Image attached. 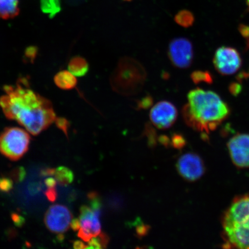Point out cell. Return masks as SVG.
<instances>
[{"label": "cell", "instance_id": "6da1fadb", "mask_svg": "<svg viewBox=\"0 0 249 249\" xmlns=\"http://www.w3.org/2000/svg\"><path fill=\"white\" fill-rule=\"evenodd\" d=\"M26 79L17 85L5 86L0 97V107L9 120H15L31 135H39L56 119L51 101L31 89Z\"/></svg>", "mask_w": 249, "mask_h": 249}, {"label": "cell", "instance_id": "7a4b0ae2", "mask_svg": "<svg viewBox=\"0 0 249 249\" xmlns=\"http://www.w3.org/2000/svg\"><path fill=\"white\" fill-rule=\"evenodd\" d=\"M188 99V104L182 108L183 117L189 126L198 132L213 131L230 114L228 105L213 91L193 89Z\"/></svg>", "mask_w": 249, "mask_h": 249}, {"label": "cell", "instance_id": "3957f363", "mask_svg": "<svg viewBox=\"0 0 249 249\" xmlns=\"http://www.w3.org/2000/svg\"><path fill=\"white\" fill-rule=\"evenodd\" d=\"M146 77L142 65L130 58H124L118 64L111 85L115 91L125 95L135 94L142 89Z\"/></svg>", "mask_w": 249, "mask_h": 249}, {"label": "cell", "instance_id": "277c9868", "mask_svg": "<svg viewBox=\"0 0 249 249\" xmlns=\"http://www.w3.org/2000/svg\"><path fill=\"white\" fill-rule=\"evenodd\" d=\"M30 136L18 127H7L0 134V153L11 160L22 158L29 150Z\"/></svg>", "mask_w": 249, "mask_h": 249}, {"label": "cell", "instance_id": "5b68a950", "mask_svg": "<svg viewBox=\"0 0 249 249\" xmlns=\"http://www.w3.org/2000/svg\"><path fill=\"white\" fill-rule=\"evenodd\" d=\"M90 206L83 205L80 208L79 220L80 228L77 235L83 241L89 242L93 238L101 234L100 222L101 203L97 195L92 193L89 195Z\"/></svg>", "mask_w": 249, "mask_h": 249}, {"label": "cell", "instance_id": "8992f818", "mask_svg": "<svg viewBox=\"0 0 249 249\" xmlns=\"http://www.w3.org/2000/svg\"><path fill=\"white\" fill-rule=\"evenodd\" d=\"M230 244L235 248L249 249V214L222 223Z\"/></svg>", "mask_w": 249, "mask_h": 249}, {"label": "cell", "instance_id": "52a82bcc", "mask_svg": "<svg viewBox=\"0 0 249 249\" xmlns=\"http://www.w3.org/2000/svg\"><path fill=\"white\" fill-rule=\"evenodd\" d=\"M168 55L174 67L186 69L191 67L194 60L192 43L186 38L174 39L169 43Z\"/></svg>", "mask_w": 249, "mask_h": 249}, {"label": "cell", "instance_id": "ba28073f", "mask_svg": "<svg viewBox=\"0 0 249 249\" xmlns=\"http://www.w3.org/2000/svg\"><path fill=\"white\" fill-rule=\"evenodd\" d=\"M72 218V214L66 206L54 204L46 212L44 222L49 231L63 233L70 229Z\"/></svg>", "mask_w": 249, "mask_h": 249}, {"label": "cell", "instance_id": "9c48e42d", "mask_svg": "<svg viewBox=\"0 0 249 249\" xmlns=\"http://www.w3.org/2000/svg\"><path fill=\"white\" fill-rule=\"evenodd\" d=\"M213 64L216 70L224 75H230L237 71L242 64L240 54L235 49L221 47L214 54Z\"/></svg>", "mask_w": 249, "mask_h": 249}, {"label": "cell", "instance_id": "30bf717a", "mask_svg": "<svg viewBox=\"0 0 249 249\" xmlns=\"http://www.w3.org/2000/svg\"><path fill=\"white\" fill-rule=\"evenodd\" d=\"M178 111L172 103L160 101L151 109L149 117L154 125L160 129L169 128L176 122Z\"/></svg>", "mask_w": 249, "mask_h": 249}, {"label": "cell", "instance_id": "8fae6325", "mask_svg": "<svg viewBox=\"0 0 249 249\" xmlns=\"http://www.w3.org/2000/svg\"><path fill=\"white\" fill-rule=\"evenodd\" d=\"M228 147L233 164L239 168L249 167V135L238 134L229 140Z\"/></svg>", "mask_w": 249, "mask_h": 249}, {"label": "cell", "instance_id": "7c38bea8", "mask_svg": "<svg viewBox=\"0 0 249 249\" xmlns=\"http://www.w3.org/2000/svg\"><path fill=\"white\" fill-rule=\"evenodd\" d=\"M177 168L180 176L189 181L200 178L205 171L204 163L197 155L186 154L180 157L177 163Z\"/></svg>", "mask_w": 249, "mask_h": 249}, {"label": "cell", "instance_id": "4fadbf2b", "mask_svg": "<svg viewBox=\"0 0 249 249\" xmlns=\"http://www.w3.org/2000/svg\"><path fill=\"white\" fill-rule=\"evenodd\" d=\"M55 85L64 90L75 88L77 81L76 76L70 71H61L55 74L54 78Z\"/></svg>", "mask_w": 249, "mask_h": 249}, {"label": "cell", "instance_id": "5bb4252c", "mask_svg": "<svg viewBox=\"0 0 249 249\" xmlns=\"http://www.w3.org/2000/svg\"><path fill=\"white\" fill-rule=\"evenodd\" d=\"M19 0H0V18L9 19L19 14Z\"/></svg>", "mask_w": 249, "mask_h": 249}, {"label": "cell", "instance_id": "9a60e30c", "mask_svg": "<svg viewBox=\"0 0 249 249\" xmlns=\"http://www.w3.org/2000/svg\"><path fill=\"white\" fill-rule=\"evenodd\" d=\"M68 70L76 77H83L88 73L89 65L86 59L80 56H76L71 59Z\"/></svg>", "mask_w": 249, "mask_h": 249}, {"label": "cell", "instance_id": "2e32d148", "mask_svg": "<svg viewBox=\"0 0 249 249\" xmlns=\"http://www.w3.org/2000/svg\"><path fill=\"white\" fill-rule=\"evenodd\" d=\"M40 8L43 13L53 18L61 10V0H40Z\"/></svg>", "mask_w": 249, "mask_h": 249}, {"label": "cell", "instance_id": "e0dca14e", "mask_svg": "<svg viewBox=\"0 0 249 249\" xmlns=\"http://www.w3.org/2000/svg\"><path fill=\"white\" fill-rule=\"evenodd\" d=\"M54 176L57 182L62 185H69L74 179L72 171L65 166H60L56 169Z\"/></svg>", "mask_w": 249, "mask_h": 249}, {"label": "cell", "instance_id": "ac0fdd59", "mask_svg": "<svg viewBox=\"0 0 249 249\" xmlns=\"http://www.w3.org/2000/svg\"><path fill=\"white\" fill-rule=\"evenodd\" d=\"M176 22L179 26L185 28H188L192 26L195 22L194 14L188 10L180 11L176 15Z\"/></svg>", "mask_w": 249, "mask_h": 249}, {"label": "cell", "instance_id": "d6986e66", "mask_svg": "<svg viewBox=\"0 0 249 249\" xmlns=\"http://www.w3.org/2000/svg\"><path fill=\"white\" fill-rule=\"evenodd\" d=\"M191 79L195 84L205 83L211 84L213 83V77L209 71H196L191 74Z\"/></svg>", "mask_w": 249, "mask_h": 249}, {"label": "cell", "instance_id": "ffe728a7", "mask_svg": "<svg viewBox=\"0 0 249 249\" xmlns=\"http://www.w3.org/2000/svg\"><path fill=\"white\" fill-rule=\"evenodd\" d=\"M108 239L107 236L101 233L96 237L93 238L88 242L87 249H102L107 247Z\"/></svg>", "mask_w": 249, "mask_h": 249}, {"label": "cell", "instance_id": "44dd1931", "mask_svg": "<svg viewBox=\"0 0 249 249\" xmlns=\"http://www.w3.org/2000/svg\"><path fill=\"white\" fill-rule=\"evenodd\" d=\"M38 50L36 46L27 47L24 52V60L30 63H33L38 54Z\"/></svg>", "mask_w": 249, "mask_h": 249}, {"label": "cell", "instance_id": "7402d4cb", "mask_svg": "<svg viewBox=\"0 0 249 249\" xmlns=\"http://www.w3.org/2000/svg\"><path fill=\"white\" fill-rule=\"evenodd\" d=\"M56 126L58 129H60L63 132L65 135L68 136V129L70 128V122L65 118L59 117L56 118L55 120Z\"/></svg>", "mask_w": 249, "mask_h": 249}, {"label": "cell", "instance_id": "603a6c76", "mask_svg": "<svg viewBox=\"0 0 249 249\" xmlns=\"http://www.w3.org/2000/svg\"><path fill=\"white\" fill-rule=\"evenodd\" d=\"M14 183L8 178H0V191L9 192L13 188Z\"/></svg>", "mask_w": 249, "mask_h": 249}, {"label": "cell", "instance_id": "cb8c5ba5", "mask_svg": "<svg viewBox=\"0 0 249 249\" xmlns=\"http://www.w3.org/2000/svg\"><path fill=\"white\" fill-rule=\"evenodd\" d=\"M152 104H153V99H152L151 96H147L138 102L137 107L139 108L147 109L151 107Z\"/></svg>", "mask_w": 249, "mask_h": 249}, {"label": "cell", "instance_id": "d4e9b609", "mask_svg": "<svg viewBox=\"0 0 249 249\" xmlns=\"http://www.w3.org/2000/svg\"><path fill=\"white\" fill-rule=\"evenodd\" d=\"M45 195L46 196L47 198L50 201L54 202L57 198V192H56L55 188H48L47 190Z\"/></svg>", "mask_w": 249, "mask_h": 249}, {"label": "cell", "instance_id": "484cf974", "mask_svg": "<svg viewBox=\"0 0 249 249\" xmlns=\"http://www.w3.org/2000/svg\"><path fill=\"white\" fill-rule=\"evenodd\" d=\"M12 219L13 220L14 223L17 226H22L24 222V218L17 213H13L12 214Z\"/></svg>", "mask_w": 249, "mask_h": 249}, {"label": "cell", "instance_id": "4316f807", "mask_svg": "<svg viewBox=\"0 0 249 249\" xmlns=\"http://www.w3.org/2000/svg\"><path fill=\"white\" fill-rule=\"evenodd\" d=\"M230 89L232 94L236 95L241 92V87L239 84L233 83L230 86Z\"/></svg>", "mask_w": 249, "mask_h": 249}, {"label": "cell", "instance_id": "83f0119b", "mask_svg": "<svg viewBox=\"0 0 249 249\" xmlns=\"http://www.w3.org/2000/svg\"><path fill=\"white\" fill-rule=\"evenodd\" d=\"M16 174H14V177L16 179L18 180H23L25 177V171L23 168H19L18 170L15 171Z\"/></svg>", "mask_w": 249, "mask_h": 249}, {"label": "cell", "instance_id": "f1b7e54d", "mask_svg": "<svg viewBox=\"0 0 249 249\" xmlns=\"http://www.w3.org/2000/svg\"><path fill=\"white\" fill-rule=\"evenodd\" d=\"M45 182L48 188H55L57 180L55 178H52V177H49L45 180Z\"/></svg>", "mask_w": 249, "mask_h": 249}, {"label": "cell", "instance_id": "f546056e", "mask_svg": "<svg viewBox=\"0 0 249 249\" xmlns=\"http://www.w3.org/2000/svg\"><path fill=\"white\" fill-rule=\"evenodd\" d=\"M71 227L73 231H79L80 228V222L79 219H72L71 223Z\"/></svg>", "mask_w": 249, "mask_h": 249}, {"label": "cell", "instance_id": "4dcf8cb0", "mask_svg": "<svg viewBox=\"0 0 249 249\" xmlns=\"http://www.w3.org/2000/svg\"><path fill=\"white\" fill-rule=\"evenodd\" d=\"M173 142L176 144V146H178V147L180 146V145L183 144V143H184V140L179 135H175L173 138Z\"/></svg>", "mask_w": 249, "mask_h": 249}, {"label": "cell", "instance_id": "1f68e13d", "mask_svg": "<svg viewBox=\"0 0 249 249\" xmlns=\"http://www.w3.org/2000/svg\"><path fill=\"white\" fill-rule=\"evenodd\" d=\"M73 248L74 249H87V245L84 244L82 241H76L74 242Z\"/></svg>", "mask_w": 249, "mask_h": 249}, {"label": "cell", "instance_id": "d6a6232c", "mask_svg": "<svg viewBox=\"0 0 249 249\" xmlns=\"http://www.w3.org/2000/svg\"><path fill=\"white\" fill-rule=\"evenodd\" d=\"M54 169H46L42 171V174L44 176H52L54 175Z\"/></svg>", "mask_w": 249, "mask_h": 249}, {"label": "cell", "instance_id": "836d02e7", "mask_svg": "<svg viewBox=\"0 0 249 249\" xmlns=\"http://www.w3.org/2000/svg\"><path fill=\"white\" fill-rule=\"evenodd\" d=\"M67 1L68 4L70 5H75L81 4V3L83 2L84 0H67Z\"/></svg>", "mask_w": 249, "mask_h": 249}, {"label": "cell", "instance_id": "e575fe53", "mask_svg": "<svg viewBox=\"0 0 249 249\" xmlns=\"http://www.w3.org/2000/svg\"><path fill=\"white\" fill-rule=\"evenodd\" d=\"M241 32L245 36H249V28H245V29H242Z\"/></svg>", "mask_w": 249, "mask_h": 249}, {"label": "cell", "instance_id": "d590c367", "mask_svg": "<svg viewBox=\"0 0 249 249\" xmlns=\"http://www.w3.org/2000/svg\"><path fill=\"white\" fill-rule=\"evenodd\" d=\"M125 1H130V0H125Z\"/></svg>", "mask_w": 249, "mask_h": 249}]
</instances>
